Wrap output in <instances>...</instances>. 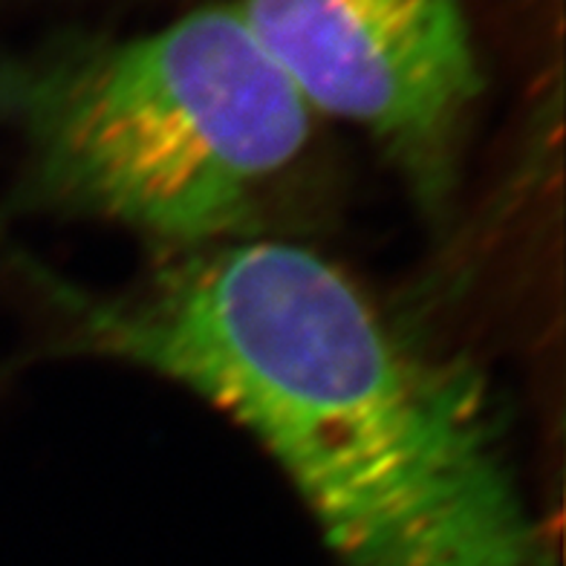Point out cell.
<instances>
[{
    "instance_id": "1",
    "label": "cell",
    "mask_w": 566,
    "mask_h": 566,
    "mask_svg": "<svg viewBox=\"0 0 566 566\" xmlns=\"http://www.w3.org/2000/svg\"><path fill=\"white\" fill-rule=\"evenodd\" d=\"M59 353L154 373L261 442L338 566H558L471 367L290 238L165 252L125 286L35 261Z\"/></svg>"
},
{
    "instance_id": "2",
    "label": "cell",
    "mask_w": 566,
    "mask_h": 566,
    "mask_svg": "<svg viewBox=\"0 0 566 566\" xmlns=\"http://www.w3.org/2000/svg\"><path fill=\"white\" fill-rule=\"evenodd\" d=\"M9 214L119 226L157 252L283 238L315 165V113L234 3L139 35L0 46Z\"/></svg>"
},
{
    "instance_id": "3",
    "label": "cell",
    "mask_w": 566,
    "mask_h": 566,
    "mask_svg": "<svg viewBox=\"0 0 566 566\" xmlns=\"http://www.w3.org/2000/svg\"><path fill=\"white\" fill-rule=\"evenodd\" d=\"M313 113L376 142L424 209L454 195L483 67L460 0H234Z\"/></svg>"
}]
</instances>
